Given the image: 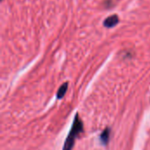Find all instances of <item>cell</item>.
<instances>
[{"instance_id": "1", "label": "cell", "mask_w": 150, "mask_h": 150, "mask_svg": "<svg viewBox=\"0 0 150 150\" xmlns=\"http://www.w3.org/2000/svg\"><path fill=\"white\" fill-rule=\"evenodd\" d=\"M83 130V125L82 120L80 119L78 114L76 115L75 119L72 124V127L70 129V132L66 139L65 144L62 148V150H72L74 145H75V140L77 138V136L82 132Z\"/></svg>"}, {"instance_id": "2", "label": "cell", "mask_w": 150, "mask_h": 150, "mask_svg": "<svg viewBox=\"0 0 150 150\" xmlns=\"http://www.w3.org/2000/svg\"><path fill=\"white\" fill-rule=\"evenodd\" d=\"M119 23V18L117 15H112V16H110L107 18L104 19V26L105 27H108V28H111V27H115L117 24Z\"/></svg>"}, {"instance_id": "3", "label": "cell", "mask_w": 150, "mask_h": 150, "mask_svg": "<svg viewBox=\"0 0 150 150\" xmlns=\"http://www.w3.org/2000/svg\"><path fill=\"white\" fill-rule=\"evenodd\" d=\"M110 134H111V129L110 128H106L104 130V132L100 135V141L103 145H106L109 141L110 139Z\"/></svg>"}, {"instance_id": "4", "label": "cell", "mask_w": 150, "mask_h": 150, "mask_svg": "<svg viewBox=\"0 0 150 150\" xmlns=\"http://www.w3.org/2000/svg\"><path fill=\"white\" fill-rule=\"evenodd\" d=\"M67 90H68V82H65V83H63V84L61 85V86L59 88V90H58V91H57V94H56L57 98H58V99L62 98V97H64V95L66 94Z\"/></svg>"}]
</instances>
